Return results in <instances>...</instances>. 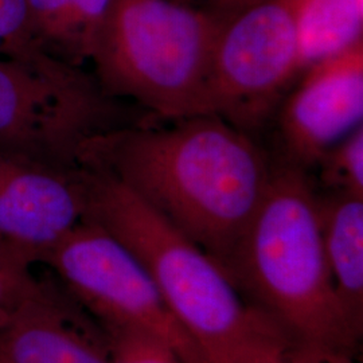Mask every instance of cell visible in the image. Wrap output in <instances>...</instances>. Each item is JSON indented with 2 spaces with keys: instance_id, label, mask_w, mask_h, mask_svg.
<instances>
[{
  "instance_id": "6da1fadb",
  "label": "cell",
  "mask_w": 363,
  "mask_h": 363,
  "mask_svg": "<svg viewBox=\"0 0 363 363\" xmlns=\"http://www.w3.org/2000/svg\"><path fill=\"white\" fill-rule=\"evenodd\" d=\"M163 128L111 130L82 150L79 166L105 169L222 264L272 178L245 130L217 115Z\"/></svg>"
},
{
  "instance_id": "7a4b0ae2",
  "label": "cell",
  "mask_w": 363,
  "mask_h": 363,
  "mask_svg": "<svg viewBox=\"0 0 363 363\" xmlns=\"http://www.w3.org/2000/svg\"><path fill=\"white\" fill-rule=\"evenodd\" d=\"M220 265L247 306L298 358L312 363L354 358L362 335L337 298L318 195L303 169H273L253 217Z\"/></svg>"
},
{
  "instance_id": "3957f363",
  "label": "cell",
  "mask_w": 363,
  "mask_h": 363,
  "mask_svg": "<svg viewBox=\"0 0 363 363\" xmlns=\"http://www.w3.org/2000/svg\"><path fill=\"white\" fill-rule=\"evenodd\" d=\"M85 217L139 259L208 363H238L279 335L238 294L223 267L105 169L81 166ZM280 337V335H279Z\"/></svg>"
},
{
  "instance_id": "277c9868",
  "label": "cell",
  "mask_w": 363,
  "mask_h": 363,
  "mask_svg": "<svg viewBox=\"0 0 363 363\" xmlns=\"http://www.w3.org/2000/svg\"><path fill=\"white\" fill-rule=\"evenodd\" d=\"M177 0H113L91 62L108 97L169 121L214 115L213 64L226 21Z\"/></svg>"
},
{
  "instance_id": "5b68a950",
  "label": "cell",
  "mask_w": 363,
  "mask_h": 363,
  "mask_svg": "<svg viewBox=\"0 0 363 363\" xmlns=\"http://www.w3.org/2000/svg\"><path fill=\"white\" fill-rule=\"evenodd\" d=\"M108 97L81 67L49 54L0 55V148L65 169L111 128Z\"/></svg>"
},
{
  "instance_id": "8992f818",
  "label": "cell",
  "mask_w": 363,
  "mask_h": 363,
  "mask_svg": "<svg viewBox=\"0 0 363 363\" xmlns=\"http://www.w3.org/2000/svg\"><path fill=\"white\" fill-rule=\"evenodd\" d=\"M39 262L105 333L143 334L164 343L182 363H208L139 259L100 225L84 218Z\"/></svg>"
},
{
  "instance_id": "52a82bcc",
  "label": "cell",
  "mask_w": 363,
  "mask_h": 363,
  "mask_svg": "<svg viewBox=\"0 0 363 363\" xmlns=\"http://www.w3.org/2000/svg\"><path fill=\"white\" fill-rule=\"evenodd\" d=\"M300 73L298 33L286 0H259L222 28L211 79L214 115L249 133Z\"/></svg>"
},
{
  "instance_id": "ba28073f",
  "label": "cell",
  "mask_w": 363,
  "mask_h": 363,
  "mask_svg": "<svg viewBox=\"0 0 363 363\" xmlns=\"http://www.w3.org/2000/svg\"><path fill=\"white\" fill-rule=\"evenodd\" d=\"M300 74L279 125L291 164L301 169L362 125L363 39Z\"/></svg>"
},
{
  "instance_id": "9c48e42d",
  "label": "cell",
  "mask_w": 363,
  "mask_h": 363,
  "mask_svg": "<svg viewBox=\"0 0 363 363\" xmlns=\"http://www.w3.org/2000/svg\"><path fill=\"white\" fill-rule=\"evenodd\" d=\"M81 166L65 169L0 148V241L45 252L85 217Z\"/></svg>"
},
{
  "instance_id": "30bf717a",
  "label": "cell",
  "mask_w": 363,
  "mask_h": 363,
  "mask_svg": "<svg viewBox=\"0 0 363 363\" xmlns=\"http://www.w3.org/2000/svg\"><path fill=\"white\" fill-rule=\"evenodd\" d=\"M0 352L9 363H112L104 330L64 288L43 281L0 330Z\"/></svg>"
},
{
  "instance_id": "8fae6325",
  "label": "cell",
  "mask_w": 363,
  "mask_h": 363,
  "mask_svg": "<svg viewBox=\"0 0 363 363\" xmlns=\"http://www.w3.org/2000/svg\"><path fill=\"white\" fill-rule=\"evenodd\" d=\"M322 240L331 280L351 325L363 334V196H318Z\"/></svg>"
},
{
  "instance_id": "7c38bea8",
  "label": "cell",
  "mask_w": 363,
  "mask_h": 363,
  "mask_svg": "<svg viewBox=\"0 0 363 363\" xmlns=\"http://www.w3.org/2000/svg\"><path fill=\"white\" fill-rule=\"evenodd\" d=\"M113 0H26L33 37L49 55L70 65L91 62Z\"/></svg>"
},
{
  "instance_id": "4fadbf2b",
  "label": "cell",
  "mask_w": 363,
  "mask_h": 363,
  "mask_svg": "<svg viewBox=\"0 0 363 363\" xmlns=\"http://www.w3.org/2000/svg\"><path fill=\"white\" fill-rule=\"evenodd\" d=\"M286 1L298 33L301 72L363 39V0Z\"/></svg>"
},
{
  "instance_id": "5bb4252c",
  "label": "cell",
  "mask_w": 363,
  "mask_h": 363,
  "mask_svg": "<svg viewBox=\"0 0 363 363\" xmlns=\"http://www.w3.org/2000/svg\"><path fill=\"white\" fill-rule=\"evenodd\" d=\"M34 262L37 259L26 250L0 241V330L37 289Z\"/></svg>"
},
{
  "instance_id": "9a60e30c",
  "label": "cell",
  "mask_w": 363,
  "mask_h": 363,
  "mask_svg": "<svg viewBox=\"0 0 363 363\" xmlns=\"http://www.w3.org/2000/svg\"><path fill=\"white\" fill-rule=\"evenodd\" d=\"M333 191L363 196V127L352 130L319 159Z\"/></svg>"
},
{
  "instance_id": "2e32d148",
  "label": "cell",
  "mask_w": 363,
  "mask_h": 363,
  "mask_svg": "<svg viewBox=\"0 0 363 363\" xmlns=\"http://www.w3.org/2000/svg\"><path fill=\"white\" fill-rule=\"evenodd\" d=\"M43 52L33 37L26 0H0V55L34 58Z\"/></svg>"
},
{
  "instance_id": "e0dca14e",
  "label": "cell",
  "mask_w": 363,
  "mask_h": 363,
  "mask_svg": "<svg viewBox=\"0 0 363 363\" xmlns=\"http://www.w3.org/2000/svg\"><path fill=\"white\" fill-rule=\"evenodd\" d=\"M105 335L112 363H182L174 351L154 337L130 331H111Z\"/></svg>"
},
{
  "instance_id": "ac0fdd59",
  "label": "cell",
  "mask_w": 363,
  "mask_h": 363,
  "mask_svg": "<svg viewBox=\"0 0 363 363\" xmlns=\"http://www.w3.org/2000/svg\"><path fill=\"white\" fill-rule=\"evenodd\" d=\"M240 363H311L298 358L289 350L284 339L274 337L256 347ZM316 363H352L350 357H337Z\"/></svg>"
},
{
  "instance_id": "d6986e66",
  "label": "cell",
  "mask_w": 363,
  "mask_h": 363,
  "mask_svg": "<svg viewBox=\"0 0 363 363\" xmlns=\"http://www.w3.org/2000/svg\"><path fill=\"white\" fill-rule=\"evenodd\" d=\"M216 6L218 7V13L225 16V18H230L237 13L245 10L249 6L257 3L259 0H214Z\"/></svg>"
},
{
  "instance_id": "ffe728a7",
  "label": "cell",
  "mask_w": 363,
  "mask_h": 363,
  "mask_svg": "<svg viewBox=\"0 0 363 363\" xmlns=\"http://www.w3.org/2000/svg\"><path fill=\"white\" fill-rule=\"evenodd\" d=\"M0 363H9L1 352H0Z\"/></svg>"
}]
</instances>
